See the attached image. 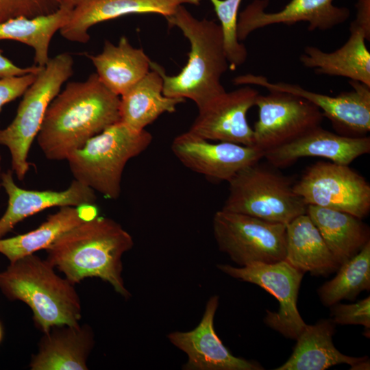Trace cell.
Listing matches in <instances>:
<instances>
[{"label": "cell", "mask_w": 370, "mask_h": 370, "mask_svg": "<svg viewBox=\"0 0 370 370\" xmlns=\"http://www.w3.org/2000/svg\"><path fill=\"white\" fill-rule=\"evenodd\" d=\"M59 7L57 0H0V23L16 17L49 14Z\"/></svg>", "instance_id": "4dcf8cb0"}, {"label": "cell", "mask_w": 370, "mask_h": 370, "mask_svg": "<svg viewBox=\"0 0 370 370\" xmlns=\"http://www.w3.org/2000/svg\"><path fill=\"white\" fill-rule=\"evenodd\" d=\"M1 154H0V187L1 186Z\"/></svg>", "instance_id": "ab89813d"}, {"label": "cell", "mask_w": 370, "mask_h": 370, "mask_svg": "<svg viewBox=\"0 0 370 370\" xmlns=\"http://www.w3.org/2000/svg\"><path fill=\"white\" fill-rule=\"evenodd\" d=\"M370 152V137L336 134L317 127L293 140L264 152V158L275 168L288 166L304 157H319L349 165Z\"/></svg>", "instance_id": "e0dca14e"}, {"label": "cell", "mask_w": 370, "mask_h": 370, "mask_svg": "<svg viewBox=\"0 0 370 370\" xmlns=\"http://www.w3.org/2000/svg\"><path fill=\"white\" fill-rule=\"evenodd\" d=\"M219 20L229 69L234 71L247 60V51L237 36L238 9L242 0H210Z\"/></svg>", "instance_id": "f546056e"}, {"label": "cell", "mask_w": 370, "mask_h": 370, "mask_svg": "<svg viewBox=\"0 0 370 370\" xmlns=\"http://www.w3.org/2000/svg\"><path fill=\"white\" fill-rule=\"evenodd\" d=\"M1 184L8 200L6 210L0 218V238L23 219L45 209L77 207L82 204H95L97 201L95 191L75 180L61 191L26 190L16 184L13 171L9 169L1 173Z\"/></svg>", "instance_id": "d6986e66"}, {"label": "cell", "mask_w": 370, "mask_h": 370, "mask_svg": "<svg viewBox=\"0 0 370 370\" xmlns=\"http://www.w3.org/2000/svg\"><path fill=\"white\" fill-rule=\"evenodd\" d=\"M217 267L223 273L256 284L273 295L279 302V310L275 312L267 310L264 323L286 338L297 339L306 325L297 306L304 273L284 260L239 267L227 264H218Z\"/></svg>", "instance_id": "30bf717a"}, {"label": "cell", "mask_w": 370, "mask_h": 370, "mask_svg": "<svg viewBox=\"0 0 370 370\" xmlns=\"http://www.w3.org/2000/svg\"><path fill=\"white\" fill-rule=\"evenodd\" d=\"M306 213L339 265L370 241L369 227L349 213L312 205Z\"/></svg>", "instance_id": "484cf974"}, {"label": "cell", "mask_w": 370, "mask_h": 370, "mask_svg": "<svg viewBox=\"0 0 370 370\" xmlns=\"http://www.w3.org/2000/svg\"><path fill=\"white\" fill-rule=\"evenodd\" d=\"M350 35L347 42L332 52L307 46L299 58L306 67L318 75L341 76L370 86V53L365 45L364 32L350 24Z\"/></svg>", "instance_id": "44dd1931"}, {"label": "cell", "mask_w": 370, "mask_h": 370, "mask_svg": "<svg viewBox=\"0 0 370 370\" xmlns=\"http://www.w3.org/2000/svg\"><path fill=\"white\" fill-rule=\"evenodd\" d=\"M83 1L84 0H57L60 6H65L72 9Z\"/></svg>", "instance_id": "74e56055"}, {"label": "cell", "mask_w": 370, "mask_h": 370, "mask_svg": "<svg viewBox=\"0 0 370 370\" xmlns=\"http://www.w3.org/2000/svg\"><path fill=\"white\" fill-rule=\"evenodd\" d=\"M171 150L184 166L217 182H228L243 168L259 162L264 154L256 147L212 143L188 131L173 139Z\"/></svg>", "instance_id": "5bb4252c"}, {"label": "cell", "mask_w": 370, "mask_h": 370, "mask_svg": "<svg viewBox=\"0 0 370 370\" xmlns=\"http://www.w3.org/2000/svg\"><path fill=\"white\" fill-rule=\"evenodd\" d=\"M72 8L60 6L55 12L34 18L16 17L0 23V41L14 40L31 47L36 66H45L49 60L50 42L67 21Z\"/></svg>", "instance_id": "4316f807"}, {"label": "cell", "mask_w": 370, "mask_h": 370, "mask_svg": "<svg viewBox=\"0 0 370 370\" xmlns=\"http://www.w3.org/2000/svg\"><path fill=\"white\" fill-rule=\"evenodd\" d=\"M337 270L336 276L317 291L325 306L342 299L354 300L362 291L370 290V241Z\"/></svg>", "instance_id": "f1b7e54d"}, {"label": "cell", "mask_w": 370, "mask_h": 370, "mask_svg": "<svg viewBox=\"0 0 370 370\" xmlns=\"http://www.w3.org/2000/svg\"><path fill=\"white\" fill-rule=\"evenodd\" d=\"M2 53L3 51L0 49V79L36 73L43 67L36 65L25 68L19 67Z\"/></svg>", "instance_id": "836d02e7"}, {"label": "cell", "mask_w": 370, "mask_h": 370, "mask_svg": "<svg viewBox=\"0 0 370 370\" xmlns=\"http://www.w3.org/2000/svg\"><path fill=\"white\" fill-rule=\"evenodd\" d=\"M356 18L351 23L360 29L366 36L367 40H370V0H358L356 5Z\"/></svg>", "instance_id": "e575fe53"}, {"label": "cell", "mask_w": 370, "mask_h": 370, "mask_svg": "<svg viewBox=\"0 0 370 370\" xmlns=\"http://www.w3.org/2000/svg\"><path fill=\"white\" fill-rule=\"evenodd\" d=\"M121 97L96 73L72 82L49 104L37 142L47 159L63 160L90 138L120 121Z\"/></svg>", "instance_id": "6da1fadb"}, {"label": "cell", "mask_w": 370, "mask_h": 370, "mask_svg": "<svg viewBox=\"0 0 370 370\" xmlns=\"http://www.w3.org/2000/svg\"><path fill=\"white\" fill-rule=\"evenodd\" d=\"M212 229L219 250L240 267L284 260L286 225L221 209Z\"/></svg>", "instance_id": "ba28073f"}, {"label": "cell", "mask_w": 370, "mask_h": 370, "mask_svg": "<svg viewBox=\"0 0 370 370\" xmlns=\"http://www.w3.org/2000/svg\"><path fill=\"white\" fill-rule=\"evenodd\" d=\"M74 60L67 53L49 58L23 95L16 116L0 130V145L10 153L12 170L23 181L29 169L28 153L37 136L47 110L73 73Z\"/></svg>", "instance_id": "8992f818"}, {"label": "cell", "mask_w": 370, "mask_h": 370, "mask_svg": "<svg viewBox=\"0 0 370 370\" xmlns=\"http://www.w3.org/2000/svg\"><path fill=\"white\" fill-rule=\"evenodd\" d=\"M82 222L77 207H60L36 229L0 238V253L13 262L40 249H47L60 236Z\"/></svg>", "instance_id": "83f0119b"}, {"label": "cell", "mask_w": 370, "mask_h": 370, "mask_svg": "<svg viewBox=\"0 0 370 370\" xmlns=\"http://www.w3.org/2000/svg\"><path fill=\"white\" fill-rule=\"evenodd\" d=\"M219 304V297L208 300L204 313L198 325L188 332L175 331L167 335L169 341L183 351L188 360L185 370H262L258 362L232 355L215 332L214 319Z\"/></svg>", "instance_id": "9a60e30c"}, {"label": "cell", "mask_w": 370, "mask_h": 370, "mask_svg": "<svg viewBox=\"0 0 370 370\" xmlns=\"http://www.w3.org/2000/svg\"><path fill=\"white\" fill-rule=\"evenodd\" d=\"M255 106L254 147L264 153L320 126L324 117L316 106L299 96L279 91L258 95Z\"/></svg>", "instance_id": "7c38bea8"}, {"label": "cell", "mask_w": 370, "mask_h": 370, "mask_svg": "<svg viewBox=\"0 0 370 370\" xmlns=\"http://www.w3.org/2000/svg\"><path fill=\"white\" fill-rule=\"evenodd\" d=\"M40 341L39 351L30 362L32 370H86L93 346L88 325L52 328Z\"/></svg>", "instance_id": "ffe728a7"}, {"label": "cell", "mask_w": 370, "mask_h": 370, "mask_svg": "<svg viewBox=\"0 0 370 370\" xmlns=\"http://www.w3.org/2000/svg\"><path fill=\"white\" fill-rule=\"evenodd\" d=\"M284 260L300 271L316 276H326L340 266L307 213L286 225Z\"/></svg>", "instance_id": "cb8c5ba5"}, {"label": "cell", "mask_w": 370, "mask_h": 370, "mask_svg": "<svg viewBox=\"0 0 370 370\" xmlns=\"http://www.w3.org/2000/svg\"><path fill=\"white\" fill-rule=\"evenodd\" d=\"M333 0H291L281 10L267 12L269 0H254L238 15L237 36L245 40L254 31L269 25H291L304 21L308 29L325 31L346 21L350 15L346 7L333 5Z\"/></svg>", "instance_id": "2e32d148"}, {"label": "cell", "mask_w": 370, "mask_h": 370, "mask_svg": "<svg viewBox=\"0 0 370 370\" xmlns=\"http://www.w3.org/2000/svg\"><path fill=\"white\" fill-rule=\"evenodd\" d=\"M38 73L0 79V112L4 105L24 94Z\"/></svg>", "instance_id": "d6a6232c"}, {"label": "cell", "mask_w": 370, "mask_h": 370, "mask_svg": "<svg viewBox=\"0 0 370 370\" xmlns=\"http://www.w3.org/2000/svg\"><path fill=\"white\" fill-rule=\"evenodd\" d=\"M235 85H257L302 97L320 109L333 127L348 136H363L370 130V86L349 80L352 90L329 96L306 90L297 84L272 83L262 75L247 73L232 79Z\"/></svg>", "instance_id": "8fae6325"}, {"label": "cell", "mask_w": 370, "mask_h": 370, "mask_svg": "<svg viewBox=\"0 0 370 370\" xmlns=\"http://www.w3.org/2000/svg\"><path fill=\"white\" fill-rule=\"evenodd\" d=\"M369 358L363 360L351 367L352 370H369L370 368Z\"/></svg>", "instance_id": "8d00e7d4"}, {"label": "cell", "mask_w": 370, "mask_h": 370, "mask_svg": "<svg viewBox=\"0 0 370 370\" xmlns=\"http://www.w3.org/2000/svg\"><path fill=\"white\" fill-rule=\"evenodd\" d=\"M335 323L321 319L307 325L297 338V343L289 358L275 370H325L338 364L351 367L368 358L353 357L341 353L334 345L332 336Z\"/></svg>", "instance_id": "603a6c76"}, {"label": "cell", "mask_w": 370, "mask_h": 370, "mask_svg": "<svg viewBox=\"0 0 370 370\" xmlns=\"http://www.w3.org/2000/svg\"><path fill=\"white\" fill-rule=\"evenodd\" d=\"M305 204L349 213L359 219L370 211V184L349 165L319 161L293 184Z\"/></svg>", "instance_id": "9c48e42d"}, {"label": "cell", "mask_w": 370, "mask_h": 370, "mask_svg": "<svg viewBox=\"0 0 370 370\" xmlns=\"http://www.w3.org/2000/svg\"><path fill=\"white\" fill-rule=\"evenodd\" d=\"M152 139L146 130H135L119 121L90 138L66 160L75 180L116 199L126 164L146 150Z\"/></svg>", "instance_id": "5b68a950"}, {"label": "cell", "mask_w": 370, "mask_h": 370, "mask_svg": "<svg viewBox=\"0 0 370 370\" xmlns=\"http://www.w3.org/2000/svg\"><path fill=\"white\" fill-rule=\"evenodd\" d=\"M46 260L34 254L10 262L0 273V288L11 300L28 305L36 325L44 332L55 326H77L82 317L74 284L54 271Z\"/></svg>", "instance_id": "277c9868"}, {"label": "cell", "mask_w": 370, "mask_h": 370, "mask_svg": "<svg viewBox=\"0 0 370 370\" xmlns=\"http://www.w3.org/2000/svg\"><path fill=\"white\" fill-rule=\"evenodd\" d=\"M133 245L132 237L119 223L97 217L60 236L46 249L47 260L73 284L99 278L127 299L131 294L122 278L121 258Z\"/></svg>", "instance_id": "7a4b0ae2"}, {"label": "cell", "mask_w": 370, "mask_h": 370, "mask_svg": "<svg viewBox=\"0 0 370 370\" xmlns=\"http://www.w3.org/2000/svg\"><path fill=\"white\" fill-rule=\"evenodd\" d=\"M258 91L245 85L214 97L201 108L188 130L208 140L254 147V130L247 114L255 106Z\"/></svg>", "instance_id": "4fadbf2b"}, {"label": "cell", "mask_w": 370, "mask_h": 370, "mask_svg": "<svg viewBox=\"0 0 370 370\" xmlns=\"http://www.w3.org/2000/svg\"><path fill=\"white\" fill-rule=\"evenodd\" d=\"M168 25L177 27L190 43L186 64L175 75H166L159 64L151 62L163 79V94L169 97L191 99L200 108L226 90L221 82L229 69L223 32L214 21L196 18L184 6L165 18Z\"/></svg>", "instance_id": "3957f363"}, {"label": "cell", "mask_w": 370, "mask_h": 370, "mask_svg": "<svg viewBox=\"0 0 370 370\" xmlns=\"http://www.w3.org/2000/svg\"><path fill=\"white\" fill-rule=\"evenodd\" d=\"M151 69L121 96L120 121L135 130H145L161 114L174 112L185 101L165 96L162 76Z\"/></svg>", "instance_id": "d4e9b609"}, {"label": "cell", "mask_w": 370, "mask_h": 370, "mask_svg": "<svg viewBox=\"0 0 370 370\" xmlns=\"http://www.w3.org/2000/svg\"><path fill=\"white\" fill-rule=\"evenodd\" d=\"M331 319L335 324L360 325L370 329V297L351 304L336 303L332 305Z\"/></svg>", "instance_id": "1f68e13d"}, {"label": "cell", "mask_w": 370, "mask_h": 370, "mask_svg": "<svg viewBox=\"0 0 370 370\" xmlns=\"http://www.w3.org/2000/svg\"><path fill=\"white\" fill-rule=\"evenodd\" d=\"M201 0H84L75 5L60 29L61 36L75 42L86 43L93 25L122 16L156 14L165 18L182 5H198Z\"/></svg>", "instance_id": "ac0fdd59"}, {"label": "cell", "mask_w": 370, "mask_h": 370, "mask_svg": "<svg viewBox=\"0 0 370 370\" xmlns=\"http://www.w3.org/2000/svg\"><path fill=\"white\" fill-rule=\"evenodd\" d=\"M87 57L95 67L100 80L119 96L150 71L151 60L143 49L134 47L124 36L117 45L106 40L100 53Z\"/></svg>", "instance_id": "7402d4cb"}, {"label": "cell", "mask_w": 370, "mask_h": 370, "mask_svg": "<svg viewBox=\"0 0 370 370\" xmlns=\"http://www.w3.org/2000/svg\"><path fill=\"white\" fill-rule=\"evenodd\" d=\"M77 208L84 221H90L97 217V209L95 204H82L77 206Z\"/></svg>", "instance_id": "d590c367"}, {"label": "cell", "mask_w": 370, "mask_h": 370, "mask_svg": "<svg viewBox=\"0 0 370 370\" xmlns=\"http://www.w3.org/2000/svg\"><path fill=\"white\" fill-rule=\"evenodd\" d=\"M272 167L258 162L239 171L227 182L221 209L285 225L306 213L307 205L291 180Z\"/></svg>", "instance_id": "52a82bcc"}, {"label": "cell", "mask_w": 370, "mask_h": 370, "mask_svg": "<svg viewBox=\"0 0 370 370\" xmlns=\"http://www.w3.org/2000/svg\"><path fill=\"white\" fill-rule=\"evenodd\" d=\"M3 328H2V326H1V324L0 323V343L3 338Z\"/></svg>", "instance_id": "f35d334b"}]
</instances>
